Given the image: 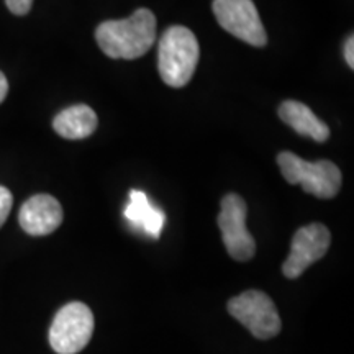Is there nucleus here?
<instances>
[{"label": "nucleus", "mask_w": 354, "mask_h": 354, "mask_svg": "<svg viewBox=\"0 0 354 354\" xmlns=\"http://www.w3.org/2000/svg\"><path fill=\"white\" fill-rule=\"evenodd\" d=\"M198 56L201 48L196 35L185 26H169L159 39V76L169 87H184L196 73Z\"/></svg>", "instance_id": "2"}, {"label": "nucleus", "mask_w": 354, "mask_h": 354, "mask_svg": "<svg viewBox=\"0 0 354 354\" xmlns=\"http://www.w3.org/2000/svg\"><path fill=\"white\" fill-rule=\"evenodd\" d=\"M95 39L112 59H136L146 55L156 39V17L148 8H138L128 19L100 24Z\"/></svg>", "instance_id": "1"}, {"label": "nucleus", "mask_w": 354, "mask_h": 354, "mask_svg": "<svg viewBox=\"0 0 354 354\" xmlns=\"http://www.w3.org/2000/svg\"><path fill=\"white\" fill-rule=\"evenodd\" d=\"M7 8L10 10L13 15H26L30 10H32L33 0H6Z\"/></svg>", "instance_id": "14"}, {"label": "nucleus", "mask_w": 354, "mask_h": 354, "mask_svg": "<svg viewBox=\"0 0 354 354\" xmlns=\"http://www.w3.org/2000/svg\"><path fill=\"white\" fill-rule=\"evenodd\" d=\"M94 333L92 310L82 302H71L56 313L50 328V344L57 354H77Z\"/></svg>", "instance_id": "4"}, {"label": "nucleus", "mask_w": 354, "mask_h": 354, "mask_svg": "<svg viewBox=\"0 0 354 354\" xmlns=\"http://www.w3.org/2000/svg\"><path fill=\"white\" fill-rule=\"evenodd\" d=\"M281 174L289 184H300L307 194L318 198H331L342 187V171L331 161L308 162L284 151L277 156Z\"/></svg>", "instance_id": "3"}, {"label": "nucleus", "mask_w": 354, "mask_h": 354, "mask_svg": "<svg viewBox=\"0 0 354 354\" xmlns=\"http://www.w3.org/2000/svg\"><path fill=\"white\" fill-rule=\"evenodd\" d=\"M344 59L349 68L354 69V37H349L344 43Z\"/></svg>", "instance_id": "15"}, {"label": "nucleus", "mask_w": 354, "mask_h": 354, "mask_svg": "<svg viewBox=\"0 0 354 354\" xmlns=\"http://www.w3.org/2000/svg\"><path fill=\"white\" fill-rule=\"evenodd\" d=\"M8 94V81L6 77V74L0 71V104H2L3 100H6V97Z\"/></svg>", "instance_id": "16"}, {"label": "nucleus", "mask_w": 354, "mask_h": 354, "mask_svg": "<svg viewBox=\"0 0 354 354\" xmlns=\"http://www.w3.org/2000/svg\"><path fill=\"white\" fill-rule=\"evenodd\" d=\"M12 205H13L12 192L7 187H3V185H0V228H2V225L6 223L8 215H10Z\"/></svg>", "instance_id": "13"}, {"label": "nucleus", "mask_w": 354, "mask_h": 354, "mask_svg": "<svg viewBox=\"0 0 354 354\" xmlns=\"http://www.w3.org/2000/svg\"><path fill=\"white\" fill-rule=\"evenodd\" d=\"M123 215L133 227L143 230L148 236L153 238H159L166 223L165 212L153 207L143 190H131Z\"/></svg>", "instance_id": "11"}, {"label": "nucleus", "mask_w": 354, "mask_h": 354, "mask_svg": "<svg viewBox=\"0 0 354 354\" xmlns=\"http://www.w3.org/2000/svg\"><path fill=\"white\" fill-rule=\"evenodd\" d=\"M228 312L259 339H269L281 331V317L269 295L246 290L228 302Z\"/></svg>", "instance_id": "5"}, {"label": "nucleus", "mask_w": 354, "mask_h": 354, "mask_svg": "<svg viewBox=\"0 0 354 354\" xmlns=\"http://www.w3.org/2000/svg\"><path fill=\"white\" fill-rule=\"evenodd\" d=\"M331 243L330 230L322 223H310L297 230L292 238L289 258L282 266L287 279H297L305 269L326 254Z\"/></svg>", "instance_id": "8"}, {"label": "nucleus", "mask_w": 354, "mask_h": 354, "mask_svg": "<svg viewBox=\"0 0 354 354\" xmlns=\"http://www.w3.org/2000/svg\"><path fill=\"white\" fill-rule=\"evenodd\" d=\"M53 128L66 140H84L95 131L97 115L88 105H73L56 115Z\"/></svg>", "instance_id": "12"}, {"label": "nucleus", "mask_w": 354, "mask_h": 354, "mask_svg": "<svg viewBox=\"0 0 354 354\" xmlns=\"http://www.w3.org/2000/svg\"><path fill=\"white\" fill-rule=\"evenodd\" d=\"M225 248L236 261H250L256 253V241L246 228V203L236 194H228L221 201L218 215Z\"/></svg>", "instance_id": "7"}, {"label": "nucleus", "mask_w": 354, "mask_h": 354, "mask_svg": "<svg viewBox=\"0 0 354 354\" xmlns=\"http://www.w3.org/2000/svg\"><path fill=\"white\" fill-rule=\"evenodd\" d=\"M19 221L25 233L32 236H46L63 223V207L53 196L38 194L21 205Z\"/></svg>", "instance_id": "9"}, {"label": "nucleus", "mask_w": 354, "mask_h": 354, "mask_svg": "<svg viewBox=\"0 0 354 354\" xmlns=\"http://www.w3.org/2000/svg\"><path fill=\"white\" fill-rule=\"evenodd\" d=\"M279 117L290 128H294L299 135L325 143L330 138V128L323 123L307 105L297 100H286L279 107Z\"/></svg>", "instance_id": "10"}, {"label": "nucleus", "mask_w": 354, "mask_h": 354, "mask_svg": "<svg viewBox=\"0 0 354 354\" xmlns=\"http://www.w3.org/2000/svg\"><path fill=\"white\" fill-rule=\"evenodd\" d=\"M212 8L225 32L251 46H266L268 35L253 0H214Z\"/></svg>", "instance_id": "6"}]
</instances>
